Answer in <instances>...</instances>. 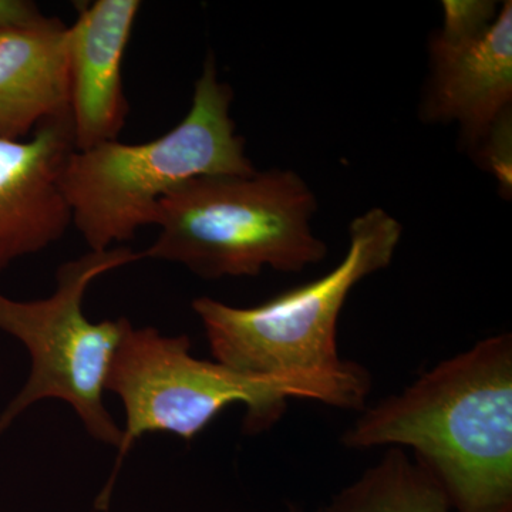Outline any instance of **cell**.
Segmentation results:
<instances>
[{
	"label": "cell",
	"instance_id": "obj_10",
	"mask_svg": "<svg viewBox=\"0 0 512 512\" xmlns=\"http://www.w3.org/2000/svg\"><path fill=\"white\" fill-rule=\"evenodd\" d=\"M70 117L67 26L57 18L0 29V137L25 140Z\"/></svg>",
	"mask_w": 512,
	"mask_h": 512
},
{
	"label": "cell",
	"instance_id": "obj_2",
	"mask_svg": "<svg viewBox=\"0 0 512 512\" xmlns=\"http://www.w3.org/2000/svg\"><path fill=\"white\" fill-rule=\"evenodd\" d=\"M370 386L369 373L356 363L333 376L245 375L217 360L192 356L187 335H165L153 326L136 328L128 320L106 383V392L123 404V437L100 500L106 505L124 458L146 434L168 433L191 441L234 404L247 407L245 430L258 433L282 416L288 399L359 409Z\"/></svg>",
	"mask_w": 512,
	"mask_h": 512
},
{
	"label": "cell",
	"instance_id": "obj_6",
	"mask_svg": "<svg viewBox=\"0 0 512 512\" xmlns=\"http://www.w3.org/2000/svg\"><path fill=\"white\" fill-rule=\"evenodd\" d=\"M143 259L127 247L89 251L64 262L52 295L19 301L0 292V332L28 350L30 375L0 413V436L33 404L56 399L69 404L90 437L119 448L123 430L106 403L107 377L128 319L92 322L83 305L101 275Z\"/></svg>",
	"mask_w": 512,
	"mask_h": 512
},
{
	"label": "cell",
	"instance_id": "obj_12",
	"mask_svg": "<svg viewBox=\"0 0 512 512\" xmlns=\"http://www.w3.org/2000/svg\"><path fill=\"white\" fill-rule=\"evenodd\" d=\"M43 16L36 3L29 0H0V29L29 25Z\"/></svg>",
	"mask_w": 512,
	"mask_h": 512
},
{
	"label": "cell",
	"instance_id": "obj_8",
	"mask_svg": "<svg viewBox=\"0 0 512 512\" xmlns=\"http://www.w3.org/2000/svg\"><path fill=\"white\" fill-rule=\"evenodd\" d=\"M74 150L70 117L46 121L25 140L0 137V274L72 225L62 175Z\"/></svg>",
	"mask_w": 512,
	"mask_h": 512
},
{
	"label": "cell",
	"instance_id": "obj_9",
	"mask_svg": "<svg viewBox=\"0 0 512 512\" xmlns=\"http://www.w3.org/2000/svg\"><path fill=\"white\" fill-rule=\"evenodd\" d=\"M76 10L67 26V60L74 148L83 151L119 140L126 126L123 59L141 2L96 0L76 3Z\"/></svg>",
	"mask_w": 512,
	"mask_h": 512
},
{
	"label": "cell",
	"instance_id": "obj_4",
	"mask_svg": "<svg viewBox=\"0 0 512 512\" xmlns=\"http://www.w3.org/2000/svg\"><path fill=\"white\" fill-rule=\"evenodd\" d=\"M318 200L292 170L195 178L160 202L143 259L183 265L208 281L301 272L328 255L313 234Z\"/></svg>",
	"mask_w": 512,
	"mask_h": 512
},
{
	"label": "cell",
	"instance_id": "obj_1",
	"mask_svg": "<svg viewBox=\"0 0 512 512\" xmlns=\"http://www.w3.org/2000/svg\"><path fill=\"white\" fill-rule=\"evenodd\" d=\"M343 441L413 448L454 512H512L511 335L444 360L370 409Z\"/></svg>",
	"mask_w": 512,
	"mask_h": 512
},
{
	"label": "cell",
	"instance_id": "obj_3",
	"mask_svg": "<svg viewBox=\"0 0 512 512\" xmlns=\"http://www.w3.org/2000/svg\"><path fill=\"white\" fill-rule=\"evenodd\" d=\"M232 100L231 86L221 82L214 55H208L190 110L163 136L73 151L62 190L72 225L90 251L121 247L138 229L154 225L160 202L188 181L255 173L231 117Z\"/></svg>",
	"mask_w": 512,
	"mask_h": 512
},
{
	"label": "cell",
	"instance_id": "obj_11",
	"mask_svg": "<svg viewBox=\"0 0 512 512\" xmlns=\"http://www.w3.org/2000/svg\"><path fill=\"white\" fill-rule=\"evenodd\" d=\"M289 512H306L291 507ZM315 512H454L429 471L400 448L390 450L355 484Z\"/></svg>",
	"mask_w": 512,
	"mask_h": 512
},
{
	"label": "cell",
	"instance_id": "obj_5",
	"mask_svg": "<svg viewBox=\"0 0 512 512\" xmlns=\"http://www.w3.org/2000/svg\"><path fill=\"white\" fill-rule=\"evenodd\" d=\"M403 227L372 208L349 227V249L335 269L251 308L192 301L214 360L251 376H333L355 365L338 353V320L349 293L392 262Z\"/></svg>",
	"mask_w": 512,
	"mask_h": 512
},
{
	"label": "cell",
	"instance_id": "obj_7",
	"mask_svg": "<svg viewBox=\"0 0 512 512\" xmlns=\"http://www.w3.org/2000/svg\"><path fill=\"white\" fill-rule=\"evenodd\" d=\"M443 29L430 40L426 123L457 124L477 156L511 130L512 3L443 2Z\"/></svg>",
	"mask_w": 512,
	"mask_h": 512
}]
</instances>
